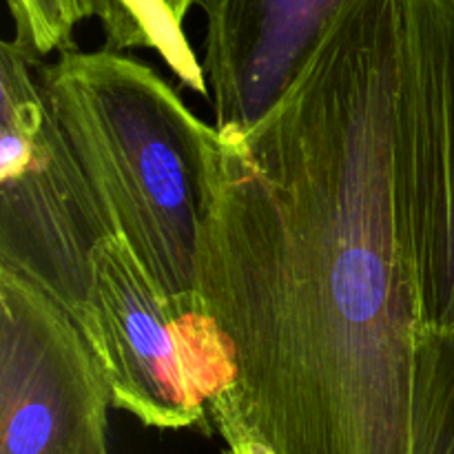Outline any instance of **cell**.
Segmentation results:
<instances>
[{
	"label": "cell",
	"instance_id": "obj_8",
	"mask_svg": "<svg viewBox=\"0 0 454 454\" xmlns=\"http://www.w3.org/2000/svg\"><path fill=\"white\" fill-rule=\"evenodd\" d=\"M91 13L100 20L106 49H151L176 74L182 87L208 96L202 60L189 44L184 25L164 0H91Z\"/></svg>",
	"mask_w": 454,
	"mask_h": 454
},
{
	"label": "cell",
	"instance_id": "obj_4",
	"mask_svg": "<svg viewBox=\"0 0 454 454\" xmlns=\"http://www.w3.org/2000/svg\"><path fill=\"white\" fill-rule=\"evenodd\" d=\"M35 65L12 40L0 44V269L34 282L75 317L111 231Z\"/></svg>",
	"mask_w": 454,
	"mask_h": 454
},
{
	"label": "cell",
	"instance_id": "obj_9",
	"mask_svg": "<svg viewBox=\"0 0 454 454\" xmlns=\"http://www.w3.org/2000/svg\"><path fill=\"white\" fill-rule=\"evenodd\" d=\"M411 454H454V328L417 331Z\"/></svg>",
	"mask_w": 454,
	"mask_h": 454
},
{
	"label": "cell",
	"instance_id": "obj_1",
	"mask_svg": "<svg viewBox=\"0 0 454 454\" xmlns=\"http://www.w3.org/2000/svg\"><path fill=\"white\" fill-rule=\"evenodd\" d=\"M397 51V0H348L278 105L220 131L200 293L233 341L238 384L211 408L273 454H411Z\"/></svg>",
	"mask_w": 454,
	"mask_h": 454
},
{
	"label": "cell",
	"instance_id": "obj_11",
	"mask_svg": "<svg viewBox=\"0 0 454 454\" xmlns=\"http://www.w3.org/2000/svg\"><path fill=\"white\" fill-rule=\"evenodd\" d=\"M211 426L224 439V454H273L222 408H211Z\"/></svg>",
	"mask_w": 454,
	"mask_h": 454
},
{
	"label": "cell",
	"instance_id": "obj_7",
	"mask_svg": "<svg viewBox=\"0 0 454 454\" xmlns=\"http://www.w3.org/2000/svg\"><path fill=\"white\" fill-rule=\"evenodd\" d=\"M348 0H200L215 129H253Z\"/></svg>",
	"mask_w": 454,
	"mask_h": 454
},
{
	"label": "cell",
	"instance_id": "obj_3",
	"mask_svg": "<svg viewBox=\"0 0 454 454\" xmlns=\"http://www.w3.org/2000/svg\"><path fill=\"white\" fill-rule=\"evenodd\" d=\"M74 322L96 353L111 403L146 428H207L213 402L238 384L233 341L207 300L164 293L118 235L98 247Z\"/></svg>",
	"mask_w": 454,
	"mask_h": 454
},
{
	"label": "cell",
	"instance_id": "obj_6",
	"mask_svg": "<svg viewBox=\"0 0 454 454\" xmlns=\"http://www.w3.org/2000/svg\"><path fill=\"white\" fill-rule=\"evenodd\" d=\"M111 393L69 310L0 269V454H109Z\"/></svg>",
	"mask_w": 454,
	"mask_h": 454
},
{
	"label": "cell",
	"instance_id": "obj_5",
	"mask_svg": "<svg viewBox=\"0 0 454 454\" xmlns=\"http://www.w3.org/2000/svg\"><path fill=\"white\" fill-rule=\"evenodd\" d=\"M393 171L417 331L454 328V0H397Z\"/></svg>",
	"mask_w": 454,
	"mask_h": 454
},
{
	"label": "cell",
	"instance_id": "obj_2",
	"mask_svg": "<svg viewBox=\"0 0 454 454\" xmlns=\"http://www.w3.org/2000/svg\"><path fill=\"white\" fill-rule=\"evenodd\" d=\"M111 235L173 297H200V253L213 202L220 131L180 91L124 51L58 53L35 65Z\"/></svg>",
	"mask_w": 454,
	"mask_h": 454
},
{
	"label": "cell",
	"instance_id": "obj_10",
	"mask_svg": "<svg viewBox=\"0 0 454 454\" xmlns=\"http://www.w3.org/2000/svg\"><path fill=\"white\" fill-rule=\"evenodd\" d=\"M4 4L13 22L9 40L34 62L75 49V29L93 18L91 0H4Z\"/></svg>",
	"mask_w": 454,
	"mask_h": 454
},
{
	"label": "cell",
	"instance_id": "obj_12",
	"mask_svg": "<svg viewBox=\"0 0 454 454\" xmlns=\"http://www.w3.org/2000/svg\"><path fill=\"white\" fill-rule=\"evenodd\" d=\"M164 3L168 4V9H171L173 16H176L177 20H180L182 25H184V18L189 16L191 9L198 7L200 0H164Z\"/></svg>",
	"mask_w": 454,
	"mask_h": 454
}]
</instances>
